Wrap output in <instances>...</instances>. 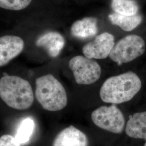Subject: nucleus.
I'll use <instances>...</instances> for the list:
<instances>
[{"label":"nucleus","mask_w":146,"mask_h":146,"mask_svg":"<svg viewBox=\"0 0 146 146\" xmlns=\"http://www.w3.org/2000/svg\"><path fill=\"white\" fill-rule=\"evenodd\" d=\"M98 31V20L94 17H86L76 21L71 27L73 36L81 38L94 36Z\"/></svg>","instance_id":"obj_12"},{"label":"nucleus","mask_w":146,"mask_h":146,"mask_svg":"<svg viewBox=\"0 0 146 146\" xmlns=\"http://www.w3.org/2000/svg\"><path fill=\"white\" fill-rule=\"evenodd\" d=\"M35 128V122L31 118L28 117L22 120L16 134V140L20 145L26 143L29 140Z\"/></svg>","instance_id":"obj_15"},{"label":"nucleus","mask_w":146,"mask_h":146,"mask_svg":"<svg viewBox=\"0 0 146 146\" xmlns=\"http://www.w3.org/2000/svg\"><path fill=\"white\" fill-rule=\"evenodd\" d=\"M141 86L140 78L135 73L128 72L106 80L100 89V96L104 102L120 104L132 99Z\"/></svg>","instance_id":"obj_1"},{"label":"nucleus","mask_w":146,"mask_h":146,"mask_svg":"<svg viewBox=\"0 0 146 146\" xmlns=\"http://www.w3.org/2000/svg\"><path fill=\"white\" fill-rule=\"evenodd\" d=\"M0 98L13 109L25 110L33 104L34 93L28 81L17 76L5 75L0 79Z\"/></svg>","instance_id":"obj_2"},{"label":"nucleus","mask_w":146,"mask_h":146,"mask_svg":"<svg viewBox=\"0 0 146 146\" xmlns=\"http://www.w3.org/2000/svg\"><path fill=\"white\" fill-rule=\"evenodd\" d=\"M109 19L111 22L120 27L126 31H131L138 26L142 22V16L138 14L133 15H123L117 13L112 14L109 15Z\"/></svg>","instance_id":"obj_13"},{"label":"nucleus","mask_w":146,"mask_h":146,"mask_svg":"<svg viewBox=\"0 0 146 146\" xmlns=\"http://www.w3.org/2000/svg\"></svg>","instance_id":"obj_19"},{"label":"nucleus","mask_w":146,"mask_h":146,"mask_svg":"<svg viewBox=\"0 0 146 146\" xmlns=\"http://www.w3.org/2000/svg\"><path fill=\"white\" fill-rule=\"evenodd\" d=\"M69 67L78 84H94L101 76V69L99 64L86 56H76L72 58L69 62Z\"/></svg>","instance_id":"obj_6"},{"label":"nucleus","mask_w":146,"mask_h":146,"mask_svg":"<svg viewBox=\"0 0 146 146\" xmlns=\"http://www.w3.org/2000/svg\"><path fill=\"white\" fill-rule=\"evenodd\" d=\"M1 146H21L15 138L10 135H3L0 137Z\"/></svg>","instance_id":"obj_17"},{"label":"nucleus","mask_w":146,"mask_h":146,"mask_svg":"<svg viewBox=\"0 0 146 146\" xmlns=\"http://www.w3.org/2000/svg\"><path fill=\"white\" fill-rule=\"evenodd\" d=\"M35 96L42 107L48 111L60 110L67 104L65 89L51 74L43 75L36 80Z\"/></svg>","instance_id":"obj_3"},{"label":"nucleus","mask_w":146,"mask_h":146,"mask_svg":"<svg viewBox=\"0 0 146 146\" xmlns=\"http://www.w3.org/2000/svg\"><path fill=\"white\" fill-rule=\"evenodd\" d=\"M25 46L22 38L14 35L0 37V67L9 62L21 53Z\"/></svg>","instance_id":"obj_8"},{"label":"nucleus","mask_w":146,"mask_h":146,"mask_svg":"<svg viewBox=\"0 0 146 146\" xmlns=\"http://www.w3.org/2000/svg\"><path fill=\"white\" fill-rule=\"evenodd\" d=\"M146 146V143H145V145H144V146Z\"/></svg>","instance_id":"obj_18"},{"label":"nucleus","mask_w":146,"mask_h":146,"mask_svg":"<svg viewBox=\"0 0 146 146\" xmlns=\"http://www.w3.org/2000/svg\"><path fill=\"white\" fill-rule=\"evenodd\" d=\"M65 44V40L61 34L56 31L48 32L39 37L36 41L37 47L46 50L49 55L56 58L60 54Z\"/></svg>","instance_id":"obj_10"},{"label":"nucleus","mask_w":146,"mask_h":146,"mask_svg":"<svg viewBox=\"0 0 146 146\" xmlns=\"http://www.w3.org/2000/svg\"><path fill=\"white\" fill-rule=\"evenodd\" d=\"M88 140L82 131L70 125L56 136L52 146H88Z\"/></svg>","instance_id":"obj_9"},{"label":"nucleus","mask_w":146,"mask_h":146,"mask_svg":"<svg viewBox=\"0 0 146 146\" xmlns=\"http://www.w3.org/2000/svg\"><path fill=\"white\" fill-rule=\"evenodd\" d=\"M125 133L134 139L146 140V111L130 116L126 124Z\"/></svg>","instance_id":"obj_11"},{"label":"nucleus","mask_w":146,"mask_h":146,"mask_svg":"<svg viewBox=\"0 0 146 146\" xmlns=\"http://www.w3.org/2000/svg\"><path fill=\"white\" fill-rule=\"evenodd\" d=\"M32 0H0V8L11 10L20 11L30 5Z\"/></svg>","instance_id":"obj_16"},{"label":"nucleus","mask_w":146,"mask_h":146,"mask_svg":"<svg viewBox=\"0 0 146 146\" xmlns=\"http://www.w3.org/2000/svg\"><path fill=\"white\" fill-rule=\"evenodd\" d=\"M91 118L97 127L115 134L121 133L125 125L122 113L115 105L97 108L92 113Z\"/></svg>","instance_id":"obj_5"},{"label":"nucleus","mask_w":146,"mask_h":146,"mask_svg":"<svg viewBox=\"0 0 146 146\" xmlns=\"http://www.w3.org/2000/svg\"><path fill=\"white\" fill-rule=\"evenodd\" d=\"M145 42L138 35L123 37L114 45L110 58L118 64L129 62L141 56L145 51Z\"/></svg>","instance_id":"obj_4"},{"label":"nucleus","mask_w":146,"mask_h":146,"mask_svg":"<svg viewBox=\"0 0 146 146\" xmlns=\"http://www.w3.org/2000/svg\"><path fill=\"white\" fill-rule=\"evenodd\" d=\"M114 45V36L108 33H104L96 37L93 41L84 45L82 52L88 58L104 59L110 56Z\"/></svg>","instance_id":"obj_7"},{"label":"nucleus","mask_w":146,"mask_h":146,"mask_svg":"<svg viewBox=\"0 0 146 146\" xmlns=\"http://www.w3.org/2000/svg\"><path fill=\"white\" fill-rule=\"evenodd\" d=\"M111 8L116 13L123 15H135L139 6L134 0H111Z\"/></svg>","instance_id":"obj_14"}]
</instances>
